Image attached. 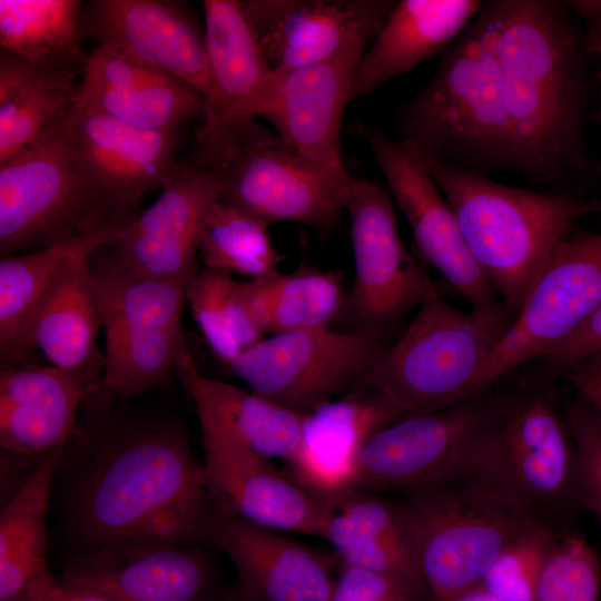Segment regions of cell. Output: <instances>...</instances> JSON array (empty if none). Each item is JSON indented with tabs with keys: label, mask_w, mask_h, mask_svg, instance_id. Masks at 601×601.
<instances>
[{
	"label": "cell",
	"mask_w": 601,
	"mask_h": 601,
	"mask_svg": "<svg viewBox=\"0 0 601 601\" xmlns=\"http://www.w3.org/2000/svg\"><path fill=\"white\" fill-rule=\"evenodd\" d=\"M89 265L106 333L104 385L122 400L164 385L191 355L183 329L190 282L139 276L111 244L96 250Z\"/></svg>",
	"instance_id": "obj_8"
},
{
	"label": "cell",
	"mask_w": 601,
	"mask_h": 601,
	"mask_svg": "<svg viewBox=\"0 0 601 601\" xmlns=\"http://www.w3.org/2000/svg\"><path fill=\"white\" fill-rule=\"evenodd\" d=\"M59 461L53 451L0 512V601H26L46 566L47 510Z\"/></svg>",
	"instance_id": "obj_33"
},
{
	"label": "cell",
	"mask_w": 601,
	"mask_h": 601,
	"mask_svg": "<svg viewBox=\"0 0 601 601\" xmlns=\"http://www.w3.org/2000/svg\"><path fill=\"white\" fill-rule=\"evenodd\" d=\"M269 225L218 200L206 217L198 255L205 268L249 279L278 273L280 254L274 247Z\"/></svg>",
	"instance_id": "obj_37"
},
{
	"label": "cell",
	"mask_w": 601,
	"mask_h": 601,
	"mask_svg": "<svg viewBox=\"0 0 601 601\" xmlns=\"http://www.w3.org/2000/svg\"><path fill=\"white\" fill-rule=\"evenodd\" d=\"M79 35L167 71L204 98L210 91L205 29L181 3L92 0L80 12Z\"/></svg>",
	"instance_id": "obj_19"
},
{
	"label": "cell",
	"mask_w": 601,
	"mask_h": 601,
	"mask_svg": "<svg viewBox=\"0 0 601 601\" xmlns=\"http://www.w3.org/2000/svg\"><path fill=\"white\" fill-rule=\"evenodd\" d=\"M565 375L569 380L601 383V349L581 361L566 372Z\"/></svg>",
	"instance_id": "obj_45"
},
{
	"label": "cell",
	"mask_w": 601,
	"mask_h": 601,
	"mask_svg": "<svg viewBox=\"0 0 601 601\" xmlns=\"http://www.w3.org/2000/svg\"><path fill=\"white\" fill-rule=\"evenodd\" d=\"M176 373L193 398L203 437L287 461L296 452L304 415L253 391L200 373L191 355Z\"/></svg>",
	"instance_id": "obj_30"
},
{
	"label": "cell",
	"mask_w": 601,
	"mask_h": 601,
	"mask_svg": "<svg viewBox=\"0 0 601 601\" xmlns=\"http://www.w3.org/2000/svg\"><path fill=\"white\" fill-rule=\"evenodd\" d=\"M134 217L114 220L98 229L40 250L1 257V358L10 351L35 303L70 255L86 244L95 240H107L114 244L122 228Z\"/></svg>",
	"instance_id": "obj_36"
},
{
	"label": "cell",
	"mask_w": 601,
	"mask_h": 601,
	"mask_svg": "<svg viewBox=\"0 0 601 601\" xmlns=\"http://www.w3.org/2000/svg\"><path fill=\"white\" fill-rule=\"evenodd\" d=\"M402 138L424 156L489 177L519 174L489 2L442 52L433 78L396 112Z\"/></svg>",
	"instance_id": "obj_3"
},
{
	"label": "cell",
	"mask_w": 601,
	"mask_h": 601,
	"mask_svg": "<svg viewBox=\"0 0 601 601\" xmlns=\"http://www.w3.org/2000/svg\"><path fill=\"white\" fill-rule=\"evenodd\" d=\"M359 130L411 226L422 257L473 308L499 300L470 254L456 217L432 178L420 150L403 138L393 139L362 126Z\"/></svg>",
	"instance_id": "obj_15"
},
{
	"label": "cell",
	"mask_w": 601,
	"mask_h": 601,
	"mask_svg": "<svg viewBox=\"0 0 601 601\" xmlns=\"http://www.w3.org/2000/svg\"><path fill=\"white\" fill-rule=\"evenodd\" d=\"M76 78L36 68L0 50V164L41 141L70 118Z\"/></svg>",
	"instance_id": "obj_32"
},
{
	"label": "cell",
	"mask_w": 601,
	"mask_h": 601,
	"mask_svg": "<svg viewBox=\"0 0 601 601\" xmlns=\"http://www.w3.org/2000/svg\"><path fill=\"white\" fill-rule=\"evenodd\" d=\"M601 560L581 536L562 534L541 577L534 601H599Z\"/></svg>",
	"instance_id": "obj_40"
},
{
	"label": "cell",
	"mask_w": 601,
	"mask_h": 601,
	"mask_svg": "<svg viewBox=\"0 0 601 601\" xmlns=\"http://www.w3.org/2000/svg\"><path fill=\"white\" fill-rule=\"evenodd\" d=\"M207 538L234 563L246 601H329L328 560L280 531L211 509Z\"/></svg>",
	"instance_id": "obj_25"
},
{
	"label": "cell",
	"mask_w": 601,
	"mask_h": 601,
	"mask_svg": "<svg viewBox=\"0 0 601 601\" xmlns=\"http://www.w3.org/2000/svg\"><path fill=\"white\" fill-rule=\"evenodd\" d=\"M345 210L355 266L345 307L361 328L383 333L437 289L405 247L392 199L377 184L354 179Z\"/></svg>",
	"instance_id": "obj_14"
},
{
	"label": "cell",
	"mask_w": 601,
	"mask_h": 601,
	"mask_svg": "<svg viewBox=\"0 0 601 601\" xmlns=\"http://www.w3.org/2000/svg\"><path fill=\"white\" fill-rule=\"evenodd\" d=\"M210 515L203 463L186 433L167 423L98 443L73 486L71 526L79 553L149 543H193Z\"/></svg>",
	"instance_id": "obj_2"
},
{
	"label": "cell",
	"mask_w": 601,
	"mask_h": 601,
	"mask_svg": "<svg viewBox=\"0 0 601 601\" xmlns=\"http://www.w3.org/2000/svg\"><path fill=\"white\" fill-rule=\"evenodd\" d=\"M187 302L207 345L228 366L265 338L245 306L240 282L229 274L208 268L197 272Z\"/></svg>",
	"instance_id": "obj_38"
},
{
	"label": "cell",
	"mask_w": 601,
	"mask_h": 601,
	"mask_svg": "<svg viewBox=\"0 0 601 601\" xmlns=\"http://www.w3.org/2000/svg\"><path fill=\"white\" fill-rule=\"evenodd\" d=\"M570 382L578 390L580 396L590 404L601 422V383H592L581 380H570Z\"/></svg>",
	"instance_id": "obj_46"
},
{
	"label": "cell",
	"mask_w": 601,
	"mask_h": 601,
	"mask_svg": "<svg viewBox=\"0 0 601 601\" xmlns=\"http://www.w3.org/2000/svg\"><path fill=\"white\" fill-rule=\"evenodd\" d=\"M422 156L474 262L515 314L574 223L601 213L577 193L509 186Z\"/></svg>",
	"instance_id": "obj_4"
},
{
	"label": "cell",
	"mask_w": 601,
	"mask_h": 601,
	"mask_svg": "<svg viewBox=\"0 0 601 601\" xmlns=\"http://www.w3.org/2000/svg\"><path fill=\"white\" fill-rule=\"evenodd\" d=\"M601 349V306L573 334L539 361L550 376L565 374L581 361Z\"/></svg>",
	"instance_id": "obj_43"
},
{
	"label": "cell",
	"mask_w": 601,
	"mask_h": 601,
	"mask_svg": "<svg viewBox=\"0 0 601 601\" xmlns=\"http://www.w3.org/2000/svg\"><path fill=\"white\" fill-rule=\"evenodd\" d=\"M219 200L269 226L278 221L327 229L345 210L351 185L326 176L280 141L238 156L223 173Z\"/></svg>",
	"instance_id": "obj_20"
},
{
	"label": "cell",
	"mask_w": 601,
	"mask_h": 601,
	"mask_svg": "<svg viewBox=\"0 0 601 601\" xmlns=\"http://www.w3.org/2000/svg\"><path fill=\"white\" fill-rule=\"evenodd\" d=\"M228 601H246V600L244 599L243 595H240V597H238V598H233V599H230V600H228Z\"/></svg>",
	"instance_id": "obj_48"
},
{
	"label": "cell",
	"mask_w": 601,
	"mask_h": 601,
	"mask_svg": "<svg viewBox=\"0 0 601 601\" xmlns=\"http://www.w3.org/2000/svg\"><path fill=\"white\" fill-rule=\"evenodd\" d=\"M515 316L501 299L464 312L437 292L420 305L401 337L383 348L353 391L382 396L401 417L461 402Z\"/></svg>",
	"instance_id": "obj_6"
},
{
	"label": "cell",
	"mask_w": 601,
	"mask_h": 601,
	"mask_svg": "<svg viewBox=\"0 0 601 601\" xmlns=\"http://www.w3.org/2000/svg\"><path fill=\"white\" fill-rule=\"evenodd\" d=\"M259 47L274 71L312 66L343 50L373 42L394 0L242 1Z\"/></svg>",
	"instance_id": "obj_18"
},
{
	"label": "cell",
	"mask_w": 601,
	"mask_h": 601,
	"mask_svg": "<svg viewBox=\"0 0 601 601\" xmlns=\"http://www.w3.org/2000/svg\"><path fill=\"white\" fill-rule=\"evenodd\" d=\"M100 367L14 365L0 372V445L18 454L51 453L70 437L77 408Z\"/></svg>",
	"instance_id": "obj_28"
},
{
	"label": "cell",
	"mask_w": 601,
	"mask_h": 601,
	"mask_svg": "<svg viewBox=\"0 0 601 601\" xmlns=\"http://www.w3.org/2000/svg\"><path fill=\"white\" fill-rule=\"evenodd\" d=\"M224 185L223 174L178 162L156 201L111 244L119 258L146 278L191 282L201 228Z\"/></svg>",
	"instance_id": "obj_16"
},
{
	"label": "cell",
	"mask_w": 601,
	"mask_h": 601,
	"mask_svg": "<svg viewBox=\"0 0 601 601\" xmlns=\"http://www.w3.org/2000/svg\"><path fill=\"white\" fill-rule=\"evenodd\" d=\"M561 535L545 524L531 526L499 554L480 583L500 601H534L544 566Z\"/></svg>",
	"instance_id": "obj_39"
},
{
	"label": "cell",
	"mask_w": 601,
	"mask_h": 601,
	"mask_svg": "<svg viewBox=\"0 0 601 601\" xmlns=\"http://www.w3.org/2000/svg\"><path fill=\"white\" fill-rule=\"evenodd\" d=\"M26 601H110L105 597L78 587L57 582L47 572L29 588Z\"/></svg>",
	"instance_id": "obj_44"
},
{
	"label": "cell",
	"mask_w": 601,
	"mask_h": 601,
	"mask_svg": "<svg viewBox=\"0 0 601 601\" xmlns=\"http://www.w3.org/2000/svg\"><path fill=\"white\" fill-rule=\"evenodd\" d=\"M205 38L211 87L194 141L193 164L225 173L243 152L280 141L258 122L276 98V73L239 0H205Z\"/></svg>",
	"instance_id": "obj_9"
},
{
	"label": "cell",
	"mask_w": 601,
	"mask_h": 601,
	"mask_svg": "<svg viewBox=\"0 0 601 601\" xmlns=\"http://www.w3.org/2000/svg\"><path fill=\"white\" fill-rule=\"evenodd\" d=\"M80 0H0V45L36 68L73 78L83 75Z\"/></svg>",
	"instance_id": "obj_35"
},
{
	"label": "cell",
	"mask_w": 601,
	"mask_h": 601,
	"mask_svg": "<svg viewBox=\"0 0 601 601\" xmlns=\"http://www.w3.org/2000/svg\"><path fill=\"white\" fill-rule=\"evenodd\" d=\"M485 465L543 524L560 531V520L577 505L573 437L545 392L504 398Z\"/></svg>",
	"instance_id": "obj_13"
},
{
	"label": "cell",
	"mask_w": 601,
	"mask_h": 601,
	"mask_svg": "<svg viewBox=\"0 0 601 601\" xmlns=\"http://www.w3.org/2000/svg\"><path fill=\"white\" fill-rule=\"evenodd\" d=\"M205 98L179 78L114 48L88 53L76 106L154 130L201 116Z\"/></svg>",
	"instance_id": "obj_27"
},
{
	"label": "cell",
	"mask_w": 601,
	"mask_h": 601,
	"mask_svg": "<svg viewBox=\"0 0 601 601\" xmlns=\"http://www.w3.org/2000/svg\"><path fill=\"white\" fill-rule=\"evenodd\" d=\"M430 601H500V600L496 599L493 594H491L481 583H477L446 599L430 600Z\"/></svg>",
	"instance_id": "obj_47"
},
{
	"label": "cell",
	"mask_w": 601,
	"mask_h": 601,
	"mask_svg": "<svg viewBox=\"0 0 601 601\" xmlns=\"http://www.w3.org/2000/svg\"><path fill=\"white\" fill-rule=\"evenodd\" d=\"M384 347L375 329H297L265 337L229 367L254 393L307 414L353 391Z\"/></svg>",
	"instance_id": "obj_12"
},
{
	"label": "cell",
	"mask_w": 601,
	"mask_h": 601,
	"mask_svg": "<svg viewBox=\"0 0 601 601\" xmlns=\"http://www.w3.org/2000/svg\"><path fill=\"white\" fill-rule=\"evenodd\" d=\"M398 504L431 600L446 599L480 583L515 538L543 524L486 466L407 492Z\"/></svg>",
	"instance_id": "obj_5"
},
{
	"label": "cell",
	"mask_w": 601,
	"mask_h": 601,
	"mask_svg": "<svg viewBox=\"0 0 601 601\" xmlns=\"http://www.w3.org/2000/svg\"><path fill=\"white\" fill-rule=\"evenodd\" d=\"M62 582L110 601H208L213 570L193 543H149L78 553Z\"/></svg>",
	"instance_id": "obj_22"
},
{
	"label": "cell",
	"mask_w": 601,
	"mask_h": 601,
	"mask_svg": "<svg viewBox=\"0 0 601 601\" xmlns=\"http://www.w3.org/2000/svg\"><path fill=\"white\" fill-rule=\"evenodd\" d=\"M479 0L397 1L354 73L355 97L372 95L387 80L442 52L483 7Z\"/></svg>",
	"instance_id": "obj_31"
},
{
	"label": "cell",
	"mask_w": 601,
	"mask_h": 601,
	"mask_svg": "<svg viewBox=\"0 0 601 601\" xmlns=\"http://www.w3.org/2000/svg\"><path fill=\"white\" fill-rule=\"evenodd\" d=\"M503 403L486 392L386 425L362 450L354 492L407 493L485 466Z\"/></svg>",
	"instance_id": "obj_10"
},
{
	"label": "cell",
	"mask_w": 601,
	"mask_h": 601,
	"mask_svg": "<svg viewBox=\"0 0 601 601\" xmlns=\"http://www.w3.org/2000/svg\"><path fill=\"white\" fill-rule=\"evenodd\" d=\"M367 46L357 43L326 61L275 71V104L265 118L283 146L343 185L354 178L343 161L342 121L355 98L354 73Z\"/></svg>",
	"instance_id": "obj_17"
},
{
	"label": "cell",
	"mask_w": 601,
	"mask_h": 601,
	"mask_svg": "<svg viewBox=\"0 0 601 601\" xmlns=\"http://www.w3.org/2000/svg\"><path fill=\"white\" fill-rule=\"evenodd\" d=\"M240 294L255 324L270 335L329 327L346 304L336 272L307 266L240 282Z\"/></svg>",
	"instance_id": "obj_34"
},
{
	"label": "cell",
	"mask_w": 601,
	"mask_h": 601,
	"mask_svg": "<svg viewBox=\"0 0 601 601\" xmlns=\"http://www.w3.org/2000/svg\"><path fill=\"white\" fill-rule=\"evenodd\" d=\"M565 417L575 446V502L589 510L601 528V422L581 396L568 407Z\"/></svg>",
	"instance_id": "obj_41"
},
{
	"label": "cell",
	"mask_w": 601,
	"mask_h": 601,
	"mask_svg": "<svg viewBox=\"0 0 601 601\" xmlns=\"http://www.w3.org/2000/svg\"><path fill=\"white\" fill-rule=\"evenodd\" d=\"M109 244L95 240L70 255L35 303L1 367L22 364L35 349L63 370L104 366L97 361L96 337L102 323L89 260Z\"/></svg>",
	"instance_id": "obj_23"
},
{
	"label": "cell",
	"mask_w": 601,
	"mask_h": 601,
	"mask_svg": "<svg viewBox=\"0 0 601 601\" xmlns=\"http://www.w3.org/2000/svg\"><path fill=\"white\" fill-rule=\"evenodd\" d=\"M329 601H416L387 578L341 565Z\"/></svg>",
	"instance_id": "obj_42"
},
{
	"label": "cell",
	"mask_w": 601,
	"mask_h": 601,
	"mask_svg": "<svg viewBox=\"0 0 601 601\" xmlns=\"http://www.w3.org/2000/svg\"><path fill=\"white\" fill-rule=\"evenodd\" d=\"M599 52L601 53V45H600V48H599Z\"/></svg>",
	"instance_id": "obj_49"
},
{
	"label": "cell",
	"mask_w": 601,
	"mask_h": 601,
	"mask_svg": "<svg viewBox=\"0 0 601 601\" xmlns=\"http://www.w3.org/2000/svg\"><path fill=\"white\" fill-rule=\"evenodd\" d=\"M489 6L519 174L563 191L588 165L587 37L565 1L495 0Z\"/></svg>",
	"instance_id": "obj_1"
},
{
	"label": "cell",
	"mask_w": 601,
	"mask_h": 601,
	"mask_svg": "<svg viewBox=\"0 0 601 601\" xmlns=\"http://www.w3.org/2000/svg\"><path fill=\"white\" fill-rule=\"evenodd\" d=\"M401 418L380 395L352 391L304 415L302 437L286 462L289 477L329 503L354 492L359 456L381 428Z\"/></svg>",
	"instance_id": "obj_26"
},
{
	"label": "cell",
	"mask_w": 601,
	"mask_h": 601,
	"mask_svg": "<svg viewBox=\"0 0 601 601\" xmlns=\"http://www.w3.org/2000/svg\"><path fill=\"white\" fill-rule=\"evenodd\" d=\"M322 538L341 565L381 574L416 601H430L415 544L398 503L352 492L331 503Z\"/></svg>",
	"instance_id": "obj_29"
},
{
	"label": "cell",
	"mask_w": 601,
	"mask_h": 601,
	"mask_svg": "<svg viewBox=\"0 0 601 601\" xmlns=\"http://www.w3.org/2000/svg\"><path fill=\"white\" fill-rule=\"evenodd\" d=\"M69 119L0 164L1 257L40 250L137 215L116 207L101 193Z\"/></svg>",
	"instance_id": "obj_7"
},
{
	"label": "cell",
	"mask_w": 601,
	"mask_h": 601,
	"mask_svg": "<svg viewBox=\"0 0 601 601\" xmlns=\"http://www.w3.org/2000/svg\"><path fill=\"white\" fill-rule=\"evenodd\" d=\"M203 446L205 486L214 509L276 531L322 536L329 502L249 450L205 437Z\"/></svg>",
	"instance_id": "obj_21"
},
{
	"label": "cell",
	"mask_w": 601,
	"mask_h": 601,
	"mask_svg": "<svg viewBox=\"0 0 601 601\" xmlns=\"http://www.w3.org/2000/svg\"><path fill=\"white\" fill-rule=\"evenodd\" d=\"M77 148L105 197L136 214L141 198L175 171L179 130H154L76 106L69 119Z\"/></svg>",
	"instance_id": "obj_24"
},
{
	"label": "cell",
	"mask_w": 601,
	"mask_h": 601,
	"mask_svg": "<svg viewBox=\"0 0 601 601\" xmlns=\"http://www.w3.org/2000/svg\"><path fill=\"white\" fill-rule=\"evenodd\" d=\"M601 306V233L581 231L556 246L513 324L467 385L480 396L501 377L539 359L573 334Z\"/></svg>",
	"instance_id": "obj_11"
}]
</instances>
